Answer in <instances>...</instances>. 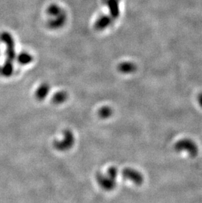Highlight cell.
I'll return each mask as SVG.
<instances>
[{
	"label": "cell",
	"mask_w": 202,
	"mask_h": 203,
	"mask_svg": "<svg viewBox=\"0 0 202 203\" xmlns=\"http://www.w3.org/2000/svg\"><path fill=\"white\" fill-rule=\"evenodd\" d=\"M174 149L177 152L188 153L191 157H196L199 152L197 144L188 138L182 139L177 141L174 145Z\"/></svg>",
	"instance_id": "cell-1"
},
{
	"label": "cell",
	"mask_w": 202,
	"mask_h": 203,
	"mask_svg": "<svg viewBox=\"0 0 202 203\" xmlns=\"http://www.w3.org/2000/svg\"><path fill=\"white\" fill-rule=\"evenodd\" d=\"M74 136L70 130H66L64 132V137L61 141H55L54 147L58 151H65L70 149L74 143Z\"/></svg>",
	"instance_id": "cell-2"
},
{
	"label": "cell",
	"mask_w": 202,
	"mask_h": 203,
	"mask_svg": "<svg viewBox=\"0 0 202 203\" xmlns=\"http://www.w3.org/2000/svg\"><path fill=\"white\" fill-rule=\"evenodd\" d=\"M122 175L125 179L130 180L137 185H141L144 181V178L142 174L133 168H127L124 169L122 172Z\"/></svg>",
	"instance_id": "cell-3"
},
{
	"label": "cell",
	"mask_w": 202,
	"mask_h": 203,
	"mask_svg": "<svg viewBox=\"0 0 202 203\" xmlns=\"http://www.w3.org/2000/svg\"><path fill=\"white\" fill-rule=\"evenodd\" d=\"M96 178L100 187L106 190H112L116 187V180L108 175H105L101 173H97Z\"/></svg>",
	"instance_id": "cell-4"
},
{
	"label": "cell",
	"mask_w": 202,
	"mask_h": 203,
	"mask_svg": "<svg viewBox=\"0 0 202 203\" xmlns=\"http://www.w3.org/2000/svg\"><path fill=\"white\" fill-rule=\"evenodd\" d=\"M50 90L49 85L47 84H41L36 92V97L40 101L44 100L48 95Z\"/></svg>",
	"instance_id": "cell-5"
},
{
	"label": "cell",
	"mask_w": 202,
	"mask_h": 203,
	"mask_svg": "<svg viewBox=\"0 0 202 203\" xmlns=\"http://www.w3.org/2000/svg\"><path fill=\"white\" fill-rule=\"evenodd\" d=\"M119 71L121 72L125 73V74H129L134 72L136 69L135 66L133 63H124L120 64L118 67Z\"/></svg>",
	"instance_id": "cell-6"
},
{
	"label": "cell",
	"mask_w": 202,
	"mask_h": 203,
	"mask_svg": "<svg viewBox=\"0 0 202 203\" xmlns=\"http://www.w3.org/2000/svg\"><path fill=\"white\" fill-rule=\"evenodd\" d=\"M68 94L65 92H57L53 97V101L55 104H61L67 99Z\"/></svg>",
	"instance_id": "cell-7"
},
{
	"label": "cell",
	"mask_w": 202,
	"mask_h": 203,
	"mask_svg": "<svg viewBox=\"0 0 202 203\" xmlns=\"http://www.w3.org/2000/svg\"><path fill=\"white\" fill-rule=\"evenodd\" d=\"M107 4L109 6L112 15L113 17L116 18L118 16V1L117 0H108Z\"/></svg>",
	"instance_id": "cell-8"
},
{
	"label": "cell",
	"mask_w": 202,
	"mask_h": 203,
	"mask_svg": "<svg viewBox=\"0 0 202 203\" xmlns=\"http://www.w3.org/2000/svg\"><path fill=\"white\" fill-rule=\"evenodd\" d=\"M112 114V110L109 106H103L100 109L99 111V115L103 119H107Z\"/></svg>",
	"instance_id": "cell-9"
},
{
	"label": "cell",
	"mask_w": 202,
	"mask_h": 203,
	"mask_svg": "<svg viewBox=\"0 0 202 203\" xmlns=\"http://www.w3.org/2000/svg\"><path fill=\"white\" fill-rule=\"evenodd\" d=\"M110 23V20L107 17H103L100 19L97 22V28L99 29H103L105 27H107Z\"/></svg>",
	"instance_id": "cell-10"
},
{
	"label": "cell",
	"mask_w": 202,
	"mask_h": 203,
	"mask_svg": "<svg viewBox=\"0 0 202 203\" xmlns=\"http://www.w3.org/2000/svg\"><path fill=\"white\" fill-rule=\"evenodd\" d=\"M107 175H109L110 178L116 180L118 175V170L115 167H111L108 170Z\"/></svg>",
	"instance_id": "cell-11"
},
{
	"label": "cell",
	"mask_w": 202,
	"mask_h": 203,
	"mask_svg": "<svg viewBox=\"0 0 202 203\" xmlns=\"http://www.w3.org/2000/svg\"><path fill=\"white\" fill-rule=\"evenodd\" d=\"M32 60V57L30 55L26 54V53H25V54H23L20 57V62L21 63L27 64L31 62Z\"/></svg>",
	"instance_id": "cell-12"
},
{
	"label": "cell",
	"mask_w": 202,
	"mask_h": 203,
	"mask_svg": "<svg viewBox=\"0 0 202 203\" xmlns=\"http://www.w3.org/2000/svg\"><path fill=\"white\" fill-rule=\"evenodd\" d=\"M197 101H198V103L199 104V105L201 106L202 108V93H200L198 95V97H197Z\"/></svg>",
	"instance_id": "cell-13"
}]
</instances>
